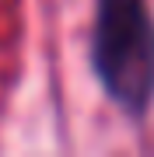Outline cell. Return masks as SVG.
Wrapping results in <instances>:
<instances>
[{"mask_svg": "<svg viewBox=\"0 0 154 157\" xmlns=\"http://www.w3.org/2000/svg\"><path fill=\"white\" fill-rule=\"evenodd\" d=\"M91 70L105 98L130 119L154 108V14L147 0H98Z\"/></svg>", "mask_w": 154, "mask_h": 157, "instance_id": "1", "label": "cell"}]
</instances>
